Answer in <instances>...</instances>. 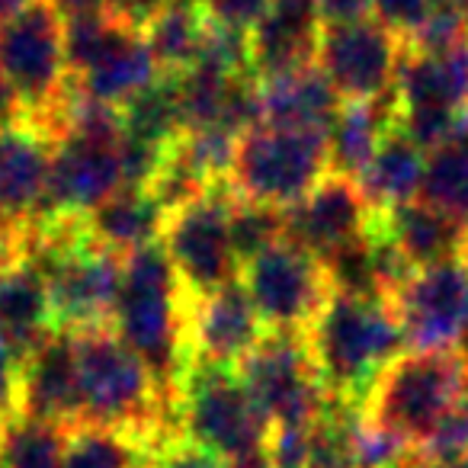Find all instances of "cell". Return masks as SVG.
I'll list each match as a JSON object with an SVG mask.
<instances>
[{
  "label": "cell",
  "instance_id": "6da1fadb",
  "mask_svg": "<svg viewBox=\"0 0 468 468\" xmlns=\"http://www.w3.org/2000/svg\"><path fill=\"white\" fill-rule=\"evenodd\" d=\"M189 302L193 299L183 292L161 241L125 254L122 289L110 327L148 363L167 401L174 398L176 382L193 359Z\"/></svg>",
  "mask_w": 468,
  "mask_h": 468
},
{
  "label": "cell",
  "instance_id": "7a4b0ae2",
  "mask_svg": "<svg viewBox=\"0 0 468 468\" xmlns=\"http://www.w3.org/2000/svg\"><path fill=\"white\" fill-rule=\"evenodd\" d=\"M327 398L363 410L376 378L408 353L401 321L388 299L331 292L305 331Z\"/></svg>",
  "mask_w": 468,
  "mask_h": 468
},
{
  "label": "cell",
  "instance_id": "3957f363",
  "mask_svg": "<svg viewBox=\"0 0 468 468\" xmlns=\"http://www.w3.org/2000/svg\"><path fill=\"white\" fill-rule=\"evenodd\" d=\"M74 334L84 423L125 430L154 446L176 433L174 408L157 385L154 372L110 324Z\"/></svg>",
  "mask_w": 468,
  "mask_h": 468
},
{
  "label": "cell",
  "instance_id": "277c9868",
  "mask_svg": "<svg viewBox=\"0 0 468 468\" xmlns=\"http://www.w3.org/2000/svg\"><path fill=\"white\" fill-rule=\"evenodd\" d=\"M176 433L212 449L221 459H241L263 449L270 436L267 417L250 401L234 366L193 356L170 398Z\"/></svg>",
  "mask_w": 468,
  "mask_h": 468
},
{
  "label": "cell",
  "instance_id": "5b68a950",
  "mask_svg": "<svg viewBox=\"0 0 468 468\" xmlns=\"http://www.w3.org/2000/svg\"><path fill=\"white\" fill-rule=\"evenodd\" d=\"M468 398V350L404 353L376 378L363 417L420 442L449 408Z\"/></svg>",
  "mask_w": 468,
  "mask_h": 468
},
{
  "label": "cell",
  "instance_id": "8992f818",
  "mask_svg": "<svg viewBox=\"0 0 468 468\" xmlns=\"http://www.w3.org/2000/svg\"><path fill=\"white\" fill-rule=\"evenodd\" d=\"M0 71L20 106V116L46 125L71 87L65 58V16L52 0H29L0 23Z\"/></svg>",
  "mask_w": 468,
  "mask_h": 468
},
{
  "label": "cell",
  "instance_id": "52a82bcc",
  "mask_svg": "<svg viewBox=\"0 0 468 468\" xmlns=\"http://www.w3.org/2000/svg\"><path fill=\"white\" fill-rule=\"evenodd\" d=\"M327 174V135L261 125L238 138L228 183L248 202L289 208L305 199Z\"/></svg>",
  "mask_w": 468,
  "mask_h": 468
},
{
  "label": "cell",
  "instance_id": "ba28073f",
  "mask_svg": "<svg viewBox=\"0 0 468 468\" xmlns=\"http://www.w3.org/2000/svg\"><path fill=\"white\" fill-rule=\"evenodd\" d=\"M234 199L238 193L231 183L221 180L164 218L161 248L167 250L176 280L189 299H202L241 273L228 231Z\"/></svg>",
  "mask_w": 468,
  "mask_h": 468
},
{
  "label": "cell",
  "instance_id": "9c48e42d",
  "mask_svg": "<svg viewBox=\"0 0 468 468\" xmlns=\"http://www.w3.org/2000/svg\"><path fill=\"white\" fill-rule=\"evenodd\" d=\"M238 376L270 427H312L327 404L305 334L267 331L238 363Z\"/></svg>",
  "mask_w": 468,
  "mask_h": 468
},
{
  "label": "cell",
  "instance_id": "30bf717a",
  "mask_svg": "<svg viewBox=\"0 0 468 468\" xmlns=\"http://www.w3.org/2000/svg\"><path fill=\"white\" fill-rule=\"evenodd\" d=\"M238 276L267 331L305 334L334 292L324 263L286 238L244 263Z\"/></svg>",
  "mask_w": 468,
  "mask_h": 468
},
{
  "label": "cell",
  "instance_id": "8fae6325",
  "mask_svg": "<svg viewBox=\"0 0 468 468\" xmlns=\"http://www.w3.org/2000/svg\"><path fill=\"white\" fill-rule=\"evenodd\" d=\"M410 353L465 350L468 346V250L430 263L391 295Z\"/></svg>",
  "mask_w": 468,
  "mask_h": 468
},
{
  "label": "cell",
  "instance_id": "7c38bea8",
  "mask_svg": "<svg viewBox=\"0 0 468 468\" xmlns=\"http://www.w3.org/2000/svg\"><path fill=\"white\" fill-rule=\"evenodd\" d=\"M401 52L404 39L378 20H366L344 29H321L314 65L344 103H366L395 87Z\"/></svg>",
  "mask_w": 468,
  "mask_h": 468
},
{
  "label": "cell",
  "instance_id": "4fadbf2b",
  "mask_svg": "<svg viewBox=\"0 0 468 468\" xmlns=\"http://www.w3.org/2000/svg\"><path fill=\"white\" fill-rule=\"evenodd\" d=\"M119 189H122L119 144L65 135L55 142L48 189L39 221L87 218L93 208L103 206Z\"/></svg>",
  "mask_w": 468,
  "mask_h": 468
},
{
  "label": "cell",
  "instance_id": "5bb4252c",
  "mask_svg": "<svg viewBox=\"0 0 468 468\" xmlns=\"http://www.w3.org/2000/svg\"><path fill=\"white\" fill-rule=\"evenodd\" d=\"M282 221H286V241L324 261L334 250L369 234L376 208L359 193L356 180L327 174L305 199L282 208Z\"/></svg>",
  "mask_w": 468,
  "mask_h": 468
},
{
  "label": "cell",
  "instance_id": "9a60e30c",
  "mask_svg": "<svg viewBox=\"0 0 468 468\" xmlns=\"http://www.w3.org/2000/svg\"><path fill=\"white\" fill-rule=\"evenodd\" d=\"M58 138L42 122L16 116L0 125V221L29 228L39 221Z\"/></svg>",
  "mask_w": 468,
  "mask_h": 468
},
{
  "label": "cell",
  "instance_id": "2e32d148",
  "mask_svg": "<svg viewBox=\"0 0 468 468\" xmlns=\"http://www.w3.org/2000/svg\"><path fill=\"white\" fill-rule=\"evenodd\" d=\"M16 414L58 430L84 423L78 350H74L71 331H52L23 359L20 408H16Z\"/></svg>",
  "mask_w": 468,
  "mask_h": 468
},
{
  "label": "cell",
  "instance_id": "e0dca14e",
  "mask_svg": "<svg viewBox=\"0 0 468 468\" xmlns=\"http://www.w3.org/2000/svg\"><path fill=\"white\" fill-rule=\"evenodd\" d=\"M267 334L241 276L189 302V350L199 359L234 366Z\"/></svg>",
  "mask_w": 468,
  "mask_h": 468
},
{
  "label": "cell",
  "instance_id": "ac0fdd59",
  "mask_svg": "<svg viewBox=\"0 0 468 468\" xmlns=\"http://www.w3.org/2000/svg\"><path fill=\"white\" fill-rule=\"evenodd\" d=\"M250 71L257 80L314 65L321 23L314 0H273L263 20L250 29Z\"/></svg>",
  "mask_w": 468,
  "mask_h": 468
},
{
  "label": "cell",
  "instance_id": "d6986e66",
  "mask_svg": "<svg viewBox=\"0 0 468 468\" xmlns=\"http://www.w3.org/2000/svg\"><path fill=\"white\" fill-rule=\"evenodd\" d=\"M398 110H430L459 116L468 110V39L442 52L404 46L395 74Z\"/></svg>",
  "mask_w": 468,
  "mask_h": 468
},
{
  "label": "cell",
  "instance_id": "ffe728a7",
  "mask_svg": "<svg viewBox=\"0 0 468 468\" xmlns=\"http://www.w3.org/2000/svg\"><path fill=\"white\" fill-rule=\"evenodd\" d=\"M340 106H344V100L337 97V90L318 65L261 80V112L263 125H270V129L327 135Z\"/></svg>",
  "mask_w": 468,
  "mask_h": 468
},
{
  "label": "cell",
  "instance_id": "44dd1931",
  "mask_svg": "<svg viewBox=\"0 0 468 468\" xmlns=\"http://www.w3.org/2000/svg\"><path fill=\"white\" fill-rule=\"evenodd\" d=\"M55 327L48 286L42 273L27 261L4 263L0 267V337L16 350V356L27 359Z\"/></svg>",
  "mask_w": 468,
  "mask_h": 468
},
{
  "label": "cell",
  "instance_id": "7402d4cb",
  "mask_svg": "<svg viewBox=\"0 0 468 468\" xmlns=\"http://www.w3.org/2000/svg\"><path fill=\"white\" fill-rule=\"evenodd\" d=\"M398 122V97L391 87L385 97L366 103H344L327 129V170L356 180L359 170L372 161L385 132Z\"/></svg>",
  "mask_w": 468,
  "mask_h": 468
},
{
  "label": "cell",
  "instance_id": "603a6c76",
  "mask_svg": "<svg viewBox=\"0 0 468 468\" xmlns=\"http://www.w3.org/2000/svg\"><path fill=\"white\" fill-rule=\"evenodd\" d=\"M157 74H161V68H157L154 55H151L144 33L122 27L116 39L110 42V48L80 78H74V84L87 97L122 110L135 93H142L148 84H154Z\"/></svg>",
  "mask_w": 468,
  "mask_h": 468
},
{
  "label": "cell",
  "instance_id": "cb8c5ba5",
  "mask_svg": "<svg viewBox=\"0 0 468 468\" xmlns=\"http://www.w3.org/2000/svg\"><path fill=\"white\" fill-rule=\"evenodd\" d=\"M378 228L414 263V270L468 250V234L455 221H449L442 212H436L433 206H427L423 199L378 212Z\"/></svg>",
  "mask_w": 468,
  "mask_h": 468
},
{
  "label": "cell",
  "instance_id": "d4e9b609",
  "mask_svg": "<svg viewBox=\"0 0 468 468\" xmlns=\"http://www.w3.org/2000/svg\"><path fill=\"white\" fill-rule=\"evenodd\" d=\"M427 151L414 144L401 129H388L372 161L359 170L356 186L376 212L420 199Z\"/></svg>",
  "mask_w": 468,
  "mask_h": 468
},
{
  "label": "cell",
  "instance_id": "484cf974",
  "mask_svg": "<svg viewBox=\"0 0 468 468\" xmlns=\"http://www.w3.org/2000/svg\"><path fill=\"white\" fill-rule=\"evenodd\" d=\"M167 218V208L154 199L151 189H119L116 196L97 206L84 218L87 231L97 244L116 250V254H132L144 244L161 241V228Z\"/></svg>",
  "mask_w": 468,
  "mask_h": 468
},
{
  "label": "cell",
  "instance_id": "4316f807",
  "mask_svg": "<svg viewBox=\"0 0 468 468\" xmlns=\"http://www.w3.org/2000/svg\"><path fill=\"white\" fill-rule=\"evenodd\" d=\"M208 33V16L196 0H174L148 29L144 39L161 74H186L196 68L202 42Z\"/></svg>",
  "mask_w": 468,
  "mask_h": 468
},
{
  "label": "cell",
  "instance_id": "83f0119b",
  "mask_svg": "<svg viewBox=\"0 0 468 468\" xmlns=\"http://www.w3.org/2000/svg\"><path fill=\"white\" fill-rule=\"evenodd\" d=\"M148 462L151 446L125 430L78 423L61 440V468H142Z\"/></svg>",
  "mask_w": 468,
  "mask_h": 468
},
{
  "label": "cell",
  "instance_id": "f1b7e54d",
  "mask_svg": "<svg viewBox=\"0 0 468 468\" xmlns=\"http://www.w3.org/2000/svg\"><path fill=\"white\" fill-rule=\"evenodd\" d=\"M122 125L125 135L174 148L176 138L186 132L180 103V78L176 74H157L154 84H148L122 106Z\"/></svg>",
  "mask_w": 468,
  "mask_h": 468
},
{
  "label": "cell",
  "instance_id": "f546056e",
  "mask_svg": "<svg viewBox=\"0 0 468 468\" xmlns=\"http://www.w3.org/2000/svg\"><path fill=\"white\" fill-rule=\"evenodd\" d=\"M420 199L468 234V148L442 144L430 151Z\"/></svg>",
  "mask_w": 468,
  "mask_h": 468
},
{
  "label": "cell",
  "instance_id": "4dcf8cb0",
  "mask_svg": "<svg viewBox=\"0 0 468 468\" xmlns=\"http://www.w3.org/2000/svg\"><path fill=\"white\" fill-rule=\"evenodd\" d=\"M65 430L10 417L0 427V468H61Z\"/></svg>",
  "mask_w": 468,
  "mask_h": 468
},
{
  "label": "cell",
  "instance_id": "1f68e13d",
  "mask_svg": "<svg viewBox=\"0 0 468 468\" xmlns=\"http://www.w3.org/2000/svg\"><path fill=\"white\" fill-rule=\"evenodd\" d=\"M363 410L353 404L327 398L321 417L312 423V440H308V468H356L353 455V436Z\"/></svg>",
  "mask_w": 468,
  "mask_h": 468
},
{
  "label": "cell",
  "instance_id": "d6a6232c",
  "mask_svg": "<svg viewBox=\"0 0 468 468\" xmlns=\"http://www.w3.org/2000/svg\"><path fill=\"white\" fill-rule=\"evenodd\" d=\"M228 231H231V248L238 257V267L250 263L257 254L267 248L280 244L286 238V221H282V208L261 206V202L234 199L231 218H228Z\"/></svg>",
  "mask_w": 468,
  "mask_h": 468
},
{
  "label": "cell",
  "instance_id": "836d02e7",
  "mask_svg": "<svg viewBox=\"0 0 468 468\" xmlns=\"http://www.w3.org/2000/svg\"><path fill=\"white\" fill-rule=\"evenodd\" d=\"M468 455V398L449 408L436 420V427L417 442V462L420 468L446 465V462L465 459Z\"/></svg>",
  "mask_w": 468,
  "mask_h": 468
},
{
  "label": "cell",
  "instance_id": "e575fe53",
  "mask_svg": "<svg viewBox=\"0 0 468 468\" xmlns=\"http://www.w3.org/2000/svg\"><path fill=\"white\" fill-rule=\"evenodd\" d=\"M154 468H228V459L215 455L212 449L186 440L183 433H170L151 452Z\"/></svg>",
  "mask_w": 468,
  "mask_h": 468
},
{
  "label": "cell",
  "instance_id": "d590c367",
  "mask_svg": "<svg viewBox=\"0 0 468 468\" xmlns=\"http://www.w3.org/2000/svg\"><path fill=\"white\" fill-rule=\"evenodd\" d=\"M372 14L398 39L408 42L433 14V0H372Z\"/></svg>",
  "mask_w": 468,
  "mask_h": 468
},
{
  "label": "cell",
  "instance_id": "8d00e7d4",
  "mask_svg": "<svg viewBox=\"0 0 468 468\" xmlns=\"http://www.w3.org/2000/svg\"><path fill=\"white\" fill-rule=\"evenodd\" d=\"M196 4L208 16V23L250 36V29L263 20L273 0H196Z\"/></svg>",
  "mask_w": 468,
  "mask_h": 468
},
{
  "label": "cell",
  "instance_id": "74e56055",
  "mask_svg": "<svg viewBox=\"0 0 468 468\" xmlns=\"http://www.w3.org/2000/svg\"><path fill=\"white\" fill-rule=\"evenodd\" d=\"M308 440L312 427H270L263 442L270 468H308Z\"/></svg>",
  "mask_w": 468,
  "mask_h": 468
},
{
  "label": "cell",
  "instance_id": "f35d334b",
  "mask_svg": "<svg viewBox=\"0 0 468 468\" xmlns=\"http://www.w3.org/2000/svg\"><path fill=\"white\" fill-rule=\"evenodd\" d=\"M314 14H318L321 29H344L376 20L372 0H314Z\"/></svg>",
  "mask_w": 468,
  "mask_h": 468
},
{
  "label": "cell",
  "instance_id": "ab89813d",
  "mask_svg": "<svg viewBox=\"0 0 468 468\" xmlns=\"http://www.w3.org/2000/svg\"><path fill=\"white\" fill-rule=\"evenodd\" d=\"M20 376H23V359L16 350L0 337V420L16 417L20 408Z\"/></svg>",
  "mask_w": 468,
  "mask_h": 468
},
{
  "label": "cell",
  "instance_id": "60d3db41",
  "mask_svg": "<svg viewBox=\"0 0 468 468\" xmlns=\"http://www.w3.org/2000/svg\"><path fill=\"white\" fill-rule=\"evenodd\" d=\"M170 4H174V0H110V7L106 10H110L122 27L144 33V29L170 7Z\"/></svg>",
  "mask_w": 468,
  "mask_h": 468
},
{
  "label": "cell",
  "instance_id": "b9f144b4",
  "mask_svg": "<svg viewBox=\"0 0 468 468\" xmlns=\"http://www.w3.org/2000/svg\"><path fill=\"white\" fill-rule=\"evenodd\" d=\"M61 16H78V14H93V10H106L110 0H52Z\"/></svg>",
  "mask_w": 468,
  "mask_h": 468
},
{
  "label": "cell",
  "instance_id": "7bdbcfd3",
  "mask_svg": "<svg viewBox=\"0 0 468 468\" xmlns=\"http://www.w3.org/2000/svg\"><path fill=\"white\" fill-rule=\"evenodd\" d=\"M228 468H270V459L263 449H257V452H248V455H241V459H231Z\"/></svg>",
  "mask_w": 468,
  "mask_h": 468
},
{
  "label": "cell",
  "instance_id": "ee69618b",
  "mask_svg": "<svg viewBox=\"0 0 468 468\" xmlns=\"http://www.w3.org/2000/svg\"><path fill=\"white\" fill-rule=\"evenodd\" d=\"M433 10L452 14V16H459V20L468 23V0H433Z\"/></svg>",
  "mask_w": 468,
  "mask_h": 468
},
{
  "label": "cell",
  "instance_id": "f6af8a7d",
  "mask_svg": "<svg viewBox=\"0 0 468 468\" xmlns=\"http://www.w3.org/2000/svg\"><path fill=\"white\" fill-rule=\"evenodd\" d=\"M29 0H0V23L7 20V16H14V14H20L23 7H27Z\"/></svg>",
  "mask_w": 468,
  "mask_h": 468
},
{
  "label": "cell",
  "instance_id": "bcb514c9",
  "mask_svg": "<svg viewBox=\"0 0 468 468\" xmlns=\"http://www.w3.org/2000/svg\"><path fill=\"white\" fill-rule=\"evenodd\" d=\"M433 468H468V455H465V459H455V462H446V465H433Z\"/></svg>",
  "mask_w": 468,
  "mask_h": 468
},
{
  "label": "cell",
  "instance_id": "7dc6e473",
  "mask_svg": "<svg viewBox=\"0 0 468 468\" xmlns=\"http://www.w3.org/2000/svg\"><path fill=\"white\" fill-rule=\"evenodd\" d=\"M142 468H154V465H151V462H148V465H142Z\"/></svg>",
  "mask_w": 468,
  "mask_h": 468
},
{
  "label": "cell",
  "instance_id": "c3c4849f",
  "mask_svg": "<svg viewBox=\"0 0 468 468\" xmlns=\"http://www.w3.org/2000/svg\"><path fill=\"white\" fill-rule=\"evenodd\" d=\"M0 427H4V420H0Z\"/></svg>",
  "mask_w": 468,
  "mask_h": 468
}]
</instances>
